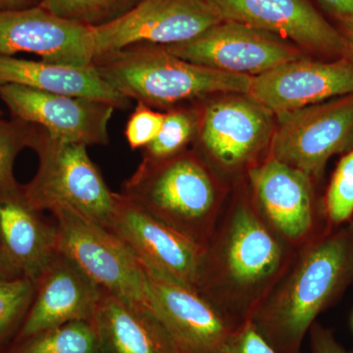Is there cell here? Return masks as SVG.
Returning <instances> with one entry per match:
<instances>
[{
    "label": "cell",
    "instance_id": "1",
    "mask_svg": "<svg viewBox=\"0 0 353 353\" xmlns=\"http://www.w3.org/2000/svg\"><path fill=\"white\" fill-rule=\"evenodd\" d=\"M296 252L265 222L250 189L241 190L226 202L203 246L197 292L236 328L250 321Z\"/></svg>",
    "mask_w": 353,
    "mask_h": 353
},
{
    "label": "cell",
    "instance_id": "2",
    "mask_svg": "<svg viewBox=\"0 0 353 353\" xmlns=\"http://www.w3.org/2000/svg\"><path fill=\"white\" fill-rule=\"evenodd\" d=\"M353 283V223L297 250L250 321L278 353H301L316 317Z\"/></svg>",
    "mask_w": 353,
    "mask_h": 353
},
{
    "label": "cell",
    "instance_id": "3",
    "mask_svg": "<svg viewBox=\"0 0 353 353\" xmlns=\"http://www.w3.org/2000/svg\"><path fill=\"white\" fill-rule=\"evenodd\" d=\"M102 80L130 101L176 108L214 94H248L252 77L194 64L164 46L134 44L95 57Z\"/></svg>",
    "mask_w": 353,
    "mask_h": 353
},
{
    "label": "cell",
    "instance_id": "4",
    "mask_svg": "<svg viewBox=\"0 0 353 353\" xmlns=\"http://www.w3.org/2000/svg\"><path fill=\"white\" fill-rule=\"evenodd\" d=\"M120 194L203 248L226 205V192L214 170L194 152L143 160Z\"/></svg>",
    "mask_w": 353,
    "mask_h": 353
},
{
    "label": "cell",
    "instance_id": "5",
    "mask_svg": "<svg viewBox=\"0 0 353 353\" xmlns=\"http://www.w3.org/2000/svg\"><path fill=\"white\" fill-rule=\"evenodd\" d=\"M32 150L39 167L22 185L30 203L41 211L66 210L108 229L117 194L111 192L87 146L67 143L38 126Z\"/></svg>",
    "mask_w": 353,
    "mask_h": 353
},
{
    "label": "cell",
    "instance_id": "6",
    "mask_svg": "<svg viewBox=\"0 0 353 353\" xmlns=\"http://www.w3.org/2000/svg\"><path fill=\"white\" fill-rule=\"evenodd\" d=\"M274 116L246 94L209 102L199 112V155L224 175H248L270 145Z\"/></svg>",
    "mask_w": 353,
    "mask_h": 353
},
{
    "label": "cell",
    "instance_id": "7",
    "mask_svg": "<svg viewBox=\"0 0 353 353\" xmlns=\"http://www.w3.org/2000/svg\"><path fill=\"white\" fill-rule=\"evenodd\" d=\"M268 157L314 181L332 157L353 150V94L277 114Z\"/></svg>",
    "mask_w": 353,
    "mask_h": 353
},
{
    "label": "cell",
    "instance_id": "8",
    "mask_svg": "<svg viewBox=\"0 0 353 353\" xmlns=\"http://www.w3.org/2000/svg\"><path fill=\"white\" fill-rule=\"evenodd\" d=\"M51 214L57 227L59 252L104 292L150 307L146 271L118 236L70 211L55 210Z\"/></svg>",
    "mask_w": 353,
    "mask_h": 353
},
{
    "label": "cell",
    "instance_id": "9",
    "mask_svg": "<svg viewBox=\"0 0 353 353\" xmlns=\"http://www.w3.org/2000/svg\"><path fill=\"white\" fill-rule=\"evenodd\" d=\"M221 21L208 0H141L117 19L92 27L95 57L134 44L185 43Z\"/></svg>",
    "mask_w": 353,
    "mask_h": 353
},
{
    "label": "cell",
    "instance_id": "10",
    "mask_svg": "<svg viewBox=\"0 0 353 353\" xmlns=\"http://www.w3.org/2000/svg\"><path fill=\"white\" fill-rule=\"evenodd\" d=\"M164 48L192 63L250 77L304 58V51L290 41L231 21H221L196 38Z\"/></svg>",
    "mask_w": 353,
    "mask_h": 353
},
{
    "label": "cell",
    "instance_id": "11",
    "mask_svg": "<svg viewBox=\"0 0 353 353\" xmlns=\"http://www.w3.org/2000/svg\"><path fill=\"white\" fill-rule=\"evenodd\" d=\"M108 231L120 239L148 273L196 290L202 246L153 217L122 194Z\"/></svg>",
    "mask_w": 353,
    "mask_h": 353
},
{
    "label": "cell",
    "instance_id": "12",
    "mask_svg": "<svg viewBox=\"0 0 353 353\" xmlns=\"http://www.w3.org/2000/svg\"><path fill=\"white\" fill-rule=\"evenodd\" d=\"M246 178L259 214L287 245L299 250L321 233L315 181L307 174L267 157Z\"/></svg>",
    "mask_w": 353,
    "mask_h": 353
},
{
    "label": "cell",
    "instance_id": "13",
    "mask_svg": "<svg viewBox=\"0 0 353 353\" xmlns=\"http://www.w3.org/2000/svg\"><path fill=\"white\" fill-rule=\"evenodd\" d=\"M222 21L240 23L330 60L347 57L341 32L310 0H208Z\"/></svg>",
    "mask_w": 353,
    "mask_h": 353
},
{
    "label": "cell",
    "instance_id": "14",
    "mask_svg": "<svg viewBox=\"0 0 353 353\" xmlns=\"http://www.w3.org/2000/svg\"><path fill=\"white\" fill-rule=\"evenodd\" d=\"M0 99L12 118L43 128L61 141L87 148L110 141L109 122L116 108L108 102L12 83L0 85Z\"/></svg>",
    "mask_w": 353,
    "mask_h": 353
},
{
    "label": "cell",
    "instance_id": "15",
    "mask_svg": "<svg viewBox=\"0 0 353 353\" xmlns=\"http://www.w3.org/2000/svg\"><path fill=\"white\" fill-rule=\"evenodd\" d=\"M32 53L43 61L92 67L94 28L64 19L37 6L0 9V57Z\"/></svg>",
    "mask_w": 353,
    "mask_h": 353
},
{
    "label": "cell",
    "instance_id": "16",
    "mask_svg": "<svg viewBox=\"0 0 353 353\" xmlns=\"http://www.w3.org/2000/svg\"><path fill=\"white\" fill-rule=\"evenodd\" d=\"M353 94V60L301 59L252 77L248 97L274 115Z\"/></svg>",
    "mask_w": 353,
    "mask_h": 353
},
{
    "label": "cell",
    "instance_id": "17",
    "mask_svg": "<svg viewBox=\"0 0 353 353\" xmlns=\"http://www.w3.org/2000/svg\"><path fill=\"white\" fill-rule=\"evenodd\" d=\"M103 290L70 257L54 255L36 281L31 306L13 341L74 321H92Z\"/></svg>",
    "mask_w": 353,
    "mask_h": 353
},
{
    "label": "cell",
    "instance_id": "18",
    "mask_svg": "<svg viewBox=\"0 0 353 353\" xmlns=\"http://www.w3.org/2000/svg\"><path fill=\"white\" fill-rule=\"evenodd\" d=\"M150 306L181 353H218L234 327L196 290L146 272Z\"/></svg>",
    "mask_w": 353,
    "mask_h": 353
},
{
    "label": "cell",
    "instance_id": "19",
    "mask_svg": "<svg viewBox=\"0 0 353 353\" xmlns=\"http://www.w3.org/2000/svg\"><path fill=\"white\" fill-rule=\"evenodd\" d=\"M0 245L17 273L34 282L59 252L57 224L30 203L22 185L0 190Z\"/></svg>",
    "mask_w": 353,
    "mask_h": 353
},
{
    "label": "cell",
    "instance_id": "20",
    "mask_svg": "<svg viewBox=\"0 0 353 353\" xmlns=\"http://www.w3.org/2000/svg\"><path fill=\"white\" fill-rule=\"evenodd\" d=\"M92 322L101 353H181L152 308L104 290Z\"/></svg>",
    "mask_w": 353,
    "mask_h": 353
},
{
    "label": "cell",
    "instance_id": "21",
    "mask_svg": "<svg viewBox=\"0 0 353 353\" xmlns=\"http://www.w3.org/2000/svg\"><path fill=\"white\" fill-rule=\"evenodd\" d=\"M12 83L50 94L97 99L127 109L131 101L114 90L92 67L0 57V85Z\"/></svg>",
    "mask_w": 353,
    "mask_h": 353
},
{
    "label": "cell",
    "instance_id": "22",
    "mask_svg": "<svg viewBox=\"0 0 353 353\" xmlns=\"http://www.w3.org/2000/svg\"><path fill=\"white\" fill-rule=\"evenodd\" d=\"M0 353H101L92 321H74L12 341Z\"/></svg>",
    "mask_w": 353,
    "mask_h": 353
},
{
    "label": "cell",
    "instance_id": "23",
    "mask_svg": "<svg viewBox=\"0 0 353 353\" xmlns=\"http://www.w3.org/2000/svg\"><path fill=\"white\" fill-rule=\"evenodd\" d=\"M199 111L194 108H176L165 113L161 130L143 150V160L159 161L175 157L185 150L196 138Z\"/></svg>",
    "mask_w": 353,
    "mask_h": 353
},
{
    "label": "cell",
    "instance_id": "24",
    "mask_svg": "<svg viewBox=\"0 0 353 353\" xmlns=\"http://www.w3.org/2000/svg\"><path fill=\"white\" fill-rule=\"evenodd\" d=\"M34 292L36 282L24 276L0 280V352L12 343L19 331Z\"/></svg>",
    "mask_w": 353,
    "mask_h": 353
},
{
    "label": "cell",
    "instance_id": "25",
    "mask_svg": "<svg viewBox=\"0 0 353 353\" xmlns=\"http://www.w3.org/2000/svg\"><path fill=\"white\" fill-rule=\"evenodd\" d=\"M141 0H39L50 12L90 27L108 24L124 15Z\"/></svg>",
    "mask_w": 353,
    "mask_h": 353
},
{
    "label": "cell",
    "instance_id": "26",
    "mask_svg": "<svg viewBox=\"0 0 353 353\" xmlns=\"http://www.w3.org/2000/svg\"><path fill=\"white\" fill-rule=\"evenodd\" d=\"M38 126L16 118L0 121V190L19 185L14 176V164L18 154L32 148Z\"/></svg>",
    "mask_w": 353,
    "mask_h": 353
},
{
    "label": "cell",
    "instance_id": "27",
    "mask_svg": "<svg viewBox=\"0 0 353 353\" xmlns=\"http://www.w3.org/2000/svg\"><path fill=\"white\" fill-rule=\"evenodd\" d=\"M329 225L340 226L353 215V150L345 153L334 170L324 199Z\"/></svg>",
    "mask_w": 353,
    "mask_h": 353
},
{
    "label": "cell",
    "instance_id": "28",
    "mask_svg": "<svg viewBox=\"0 0 353 353\" xmlns=\"http://www.w3.org/2000/svg\"><path fill=\"white\" fill-rule=\"evenodd\" d=\"M165 113L153 110L143 102H137L125 128V137L132 150L145 148L157 136L164 122Z\"/></svg>",
    "mask_w": 353,
    "mask_h": 353
},
{
    "label": "cell",
    "instance_id": "29",
    "mask_svg": "<svg viewBox=\"0 0 353 353\" xmlns=\"http://www.w3.org/2000/svg\"><path fill=\"white\" fill-rule=\"evenodd\" d=\"M218 353H278L252 321L233 330Z\"/></svg>",
    "mask_w": 353,
    "mask_h": 353
},
{
    "label": "cell",
    "instance_id": "30",
    "mask_svg": "<svg viewBox=\"0 0 353 353\" xmlns=\"http://www.w3.org/2000/svg\"><path fill=\"white\" fill-rule=\"evenodd\" d=\"M309 332L312 353H353V350H345L336 341L331 330L320 324L314 323Z\"/></svg>",
    "mask_w": 353,
    "mask_h": 353
},
{
    "label": "cell",
    "instance_id": "31",
    "mask_svg": "<svg viewBox=\"0 0 353 353\" xmlns=\"http://www.w3.org/2000/svg\"><path fill=\"white\" fill-rule=\"evenodd\" d=\"M316 2L334 21L353 18V0H316Z\"/></svg>",
    "mask_w": 353,
    "mask_h": 353
},
{
    "label": "cell",
    "instance_id": "32",
    "mask_svg": "<svg viewBox=\"0 0 353 353\" xmlns=\"http://www.w3.org/2000/svg\"><path fill=\"white\" fill-rule=\"evenodd\" d=\"M334 23L345 41L347 57L353 60V18L334 20Z\"/></svg>",
    "mask_w": 353,
    "mask_h": 353
},
{
    "label": "cell",
    "instance_id": "33",
    "mask_svg": "<svg viewBox=\"0 0 353 353\" xmlns=\"http://www.w3.org/2000/svg\"><path fill=\"white\" fill-rule=\"evenodd\" d=\"M19 274L13 268L9 260L7 259L6 253L0 245V280L19 277Z\"/></svg>",
    "mask_w": 353,
    "mask_h": 353
},
{
    "label": "cell",
    "instance_id": "34",
    "mask_svg": "<svg viewBox=\"0 0 353 353\" xmlns=\"http://www.w3.org/2000/svg\"><path fill=\"white\" fill-rule=\"evenodd\" d=\"M39 0H0V9H23L37 6Z\"/></svg>",
    "mask_w": 353,
    "mask_h": 353
},
{
    "label": "cell",
    "instance_id": "35",
    "mask_svg": "<svg viewBox=\"0 0 353 353\" xmlns=\"http://www.w3.org/2000/svg\"><path fill=\"white\" fill-rule=\"evenodd\" d=\"M1 116H2V112H1V111H0V121H1V120H2V119H1Z\"/></svg>",
    "mask_w": 353,
    "mask_h": 353
}]
</instances>
